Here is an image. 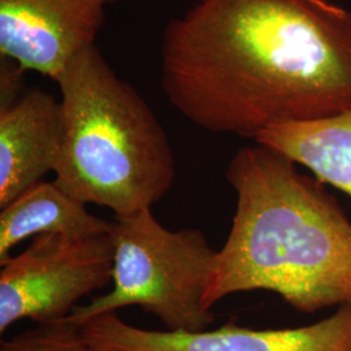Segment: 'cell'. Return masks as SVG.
I'll return each instance as SVG.
<instances>
[{
	"label": "cell",
	"instance_id": "6da1fadb",
	"mask_svg": "<svg viewBox=\"0 0 351 351\" xmlns=\"http://www.w3.org/2000/svg\"><path fill=\"white\" fill-rule=\"evenodd\" d=\"M162 88L190 123L256 139L351 110V10L332 0H199L165 26Z\"/></svg>",
	"mask_w": 351,
	"mask_h": 351
},
{
	"label": "cell",
	"instance_id": "7a4b0ae2",
	"mask_svg": "<svg viewBox=\"0 0 351 351\" xmlns=\"http://www.w3.org/2000/svg\"><path fill=\"white\" fill-rule=\"evenodd\" d=\"M226 180L237 204L208 307L252 290L272 291L303 314L350 304L351 221L324 184L258 143L236 152Z\"/></svg>",
	"mask_w": 351,
	"mask_h": 351
},
{
	"label": "cell",
	"instance_id": "3957f363",
	"mask_svg": "<svg viewBox=\"0 0 351 351\" xmlns=\"http://www.w3.org/2000/svg\"><path fill=\"white\" fill-rule=\"evenodd\" d=\"M64 141L55 182L85 204L124 216L151 210L173 185V150L149 104L114 73L97 45L56 81Z\"/></svg>",
	"mask_w": 351,
	"mask_h": 351
},
{
	"label": "cell",
	"instance_id": "277c9868",
	"mask_svg": "<svg viewBox=\"0 0 351 351\" xmlns=\"http://www.w3.org/2000/svg\"><path fill=\"white\" fill-rule=\"evenodd\" d=\"M112 289L68 316L77 324L139 306L168 330H203L215 320L207 295L217 268L213 250L199 229L169 230L143 210L114 216Z\"/></svg>",
	"mask_w": 351,
	"mask_h": 351
},
{
	"label": "cell",
	"instance_id": "5b68a950",
	"mask_svg": "<svg viewBox=\"0 0 351 351\" xmlns=\"http://www.w3.org/2000/svg\"><path fill=\"white\" fill-rule=\"evenodd\" d=\"M0 267V333L24 319L60 322L80 300L112 282L111 232L88 237L40 234Z\"/></svg>",
	"mask_w": 351,
	"mask_h": 351
},
{
	"label": "cell",
	"instance_id": "8992f818",
	"mask_svg": "<svg viewBox=\"0 0 351 351\" xmlns=\"http://www.w3.org/2000/svg\"><path fill=\"white\" fill-rule=\"evenodd\" d=\"M121 0H0V55L24 72L58 81L101 32L107 5Z\"/></svg>",
	"mask_w": 351,
	"mask_h": 351
},
{
	"label": "cell",
	"instance_id": "52a82bcc",
	"mask_svg": "<svg viewBox=\"0 0 351 351\" xmlns=\"http://www.w3.org/2000/svg\"><path fill=\"white\" fill-rule=\"evenodd\" d=\"M64 141L62 101L34 88L0 107V208L55 171Z\"/></svg>",
	"mask_w": 351,
	"mask_h": 351
},
{
	"label": "cell",
	"instance_id": "ba28073f",
	"mask_svg": "<svg viewBox=\"0 0 351 351\" xmlns=\"http://www.w3.org/2000/svg\"><path fill=\"white\" fill-rule=\"evenodd\" d=\"M112 221L88 213L55 181H39L0 213V264L8 261L20 242L40 234L88 237L111 232Z\"/></svg>",
	"mask_w": 351,
	"mask_h": 351
},
{
	"label": "cell",
	"instance_id": "9c48e42d",
	"mask_svg": "<svg viewBox=\"0 0 351 351\" xmlns=\"http://www.w3.org/2000/svg\"><path fill=\"white\" fill-rule=\"evenodd\" d=\"M303 165L315 178L351 197V110L267 129L254 141Z\"/></svg>",
	"mask_w": 351,
	"mask_h": 351
},
{
	"label": "cell",
	"instance_id": "30bf717a",
	"mask_svg": "<svg viewBox=\"0 0 351 351\" xmlns=\"http://www.w3.org/2000/svg\"><path fill=\"white\" fill-rule=\"evenodd\" d=\"M0 351H95L88 343L81 326L68 317L23 332L1 341Z\"/></svg>",
	"mask_w": 351,
	"mask_h": 351
}]
</instances>
